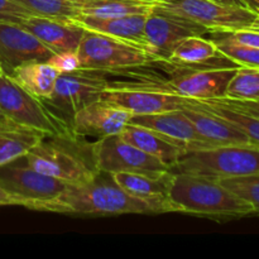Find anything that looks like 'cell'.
Returning <instances> with one entry per match:
<instances>
[{
  "mask_svg": "<svg viewBox=\"0 0 259 259\" xmlns=\"http://www.w3.org/2000/svg\"><path fill=\"white\" fill-rule=\"evenodd\" d=\"M219 3H225V4H233V5H240V7H248L245 0H215ZM249 8V7H248Z\"/></svg>",
  "mask_w": 259,
  "mask_h": 259,
  "instance_id": "37",
  "label": "cell"
},
{
  "mask_svg": "<svg viewBox=\"0 0 259 259\" xmlns=\"http://www.w3.org/2000/svg\"><path fill=\"white\" fill-rule=\"evenodd\" d=\"M129 124L141 125L157 132L169 141L184 146L187 151L212 147L199 136L194 124L181 109L146 115H132Z\"/></svg>",
  "mask_w": 259,
  "mask_h": 259,
  "instance_id": "16",
  "label": "cell"
},
{
  "mask_svg": "<svg viewBox=\"0 0 259 259\" xmlns=\"http://www.w3.org/2000/svg\"><path fill=\"white\" fill-rule=\"evenodd\" d=\"M108 85L109 80L101 71L80 68L70 73H61L53 93L43 103L61 120L72 126L73 115L83 106L100 100Z\"/></svg>",
  "mask_w": 259,
  "mask_h": 259,
  "instance_id": "9",
  "label": "cell"
},
{
  "mask_svg": "<svg viewBox=\"0 0 259 259\" xmlns=\"http://www.w3.org/2000/svg\"><path fill=\"white\" fill-rule=\"evenodd\" d=\"M43 211L80 217L172 212L167 199H143L121 189L110 174L99 172L86 184L68 185Z\"/></svg>",
  "mask_w": 259,
  "mask_h": 259,
  "instance_id": "1",
  "label": "cell"
},
{
  "mask_svg": "<svg viewBox=\"0 0 259 259\" xmlns=\"http://www.w3.org/2000/svg\"><path fill=\"white\" fill-rule=\"evenodd\" d=\"M192 105L200 109L210 111L220 118L225 119L227 121L237 126L239 131L247 136L250 143L259 148V118L253 116L244 111L237 110V109L223 104L217 99H209V100H200V99H192Z\"/></svg>",
  "mask_w": 259,
  "mask_h": 259,
  "instance_id": "25",
  "label": "cell"
},
{
  "mask_svg": "<svg viewBox=\"0 0 259 259\" xmlns=\"http://www.w3.org/2000/svg\"><path fill=\"white\" fill-rule=\"evenodd\" d=\"M43 137L47 136L29 129L0 128V166L24 157Z\"/></svg>",
  "mask_w": 259,
  "mask_h": 259,
  "instance_id": "26",
  "label": "cell"
},
{
  "mask_svg": "<svg viewBox=\"0 0 259 259\" xmlns=\"http://www.w3.org/2000/svg\"><path fill=\"white\" fill-rule=\"evenodd\" d=\"M151 2H154V0H151ZM154 3H157V2H154Z\"/></svg>",
  "mask_w": 259,
  "mask_h": 259,
  "instance_id": "41",
  "label": "cell"
},
{
  "mask_svg": "<svg viewBox=\"0 0 259 259\" xmlns=\"http://www.w3.org/2000/svg\"><path fill=\"white\" fill-rule=\"evenodd\" d=\"M220 184L234 192L253 206L255 217H259V175L219 180Z\"/></svg>",
  "mask_w": 259,
  "mask_h": 259,
  "instance_id": "30",
  "label": "cell"
},
{
  "mask_svg": "<svg viewBox=\"0 0 259 259\" xmlns=\"http://www.w3.org/2000/svg\"><path fill=\"white\" fill-rule=\"evenodd\" d=\"M119 136L141 151L158 158L169 168L187 151L184 146L169 141L157 132L141 125H134V124L128 123V125L123 129Z\"/></svg>",
  "mask_w": 259,
  "mask_h": 259,
  "instance_id": "21",
  "label": "cell"
},
{
  "mask_svg": "<svg viewBox=\"0 0 259 259\" xmlns=\"http://www.w3.org/2000/svg\"><path fill=\"white\" fill-rule=\"evenodd\" d=\"M217 100L222 101L223 104L232 108L237 109V110L244 111V113L250 114L253 116L259 118V100L257 101H240V100H232V99L227 98H218Z\"/></svg>",
  "mask_w": 259,
  "mask_h": 259,
  "instance_id": "34",
  "label": "cell"
},
{
  "mask_svg": "<svg viewBox=\"0 0 259 259\" xmlns=\"http://www.w3.org/2000/svg\"><path fill=\"white\" fill-rule=\"evenodd\" d=\"M28 163L40 174L68 185L86 184L99 174L91 143L78 137H43L27 154Z\"/></svg>",
  "mask_w": 259,
  "mask_h": 259,
  "instance_id": "3",
  "label": "cell"
},
{
  "mask_svg": "<svg viewBox=\"0 0 259 259\" xmlns=\"http://www.w3.org/2000/svg\"><path fill=\"white\" fill-rule=\"evenodd\" d=\"M77 55L81 67L101 72L142 67L154 61L148 52L136 46L90 30L83 32Z\"/></svg>",
  "mask_w": 259,
  "mask_h": 259,
  "instance_id": "10",
  "label": "cell"
},
{
  "mask_svg": "<svg viewBox=\"0 0 259 259\" xmlns=\"http://www.w3.org/2000/svg\"><path fill=\"white\" fill-rule=\"evenodd\" d=\"M245 3H247V5L250 9L259 13V0H245Z\"/></svg>",
  "mask_w": 259,
  "mask_h": 259,
  "instance_id": "38",
  "label": "cell"
},
{
  "mask_svg": "<svg viewBox=\"0 0 259 259\" xmlns=\"http://www.w3.org/2000/svg\"><path fill=\"white\" fill-rule=\"evenodd\" d=\"M0 106L13 126L43 136L76 137L72 126L61 120L43 100L30 95L9 76H0Z\"/></svg>",
  "mask_w": 259,
  "mask_h": 259,
  "instance_id": "5",
  "label": "cell"
},
{
  "mask_svg": "<svg viewBox=\"0 0 259 259\" xmlns=\"http://www.w3.org/2000/svg\"><path fill=\"white\" fill-rule=\"evenodd\" d=\"M0 186L19 201V206L43 211L68 184L38 172L24 156L0 166Z\"/></svg>",
  "mask_w": 259,
  "mask_h": 259,
  "instance_id": "7",
  "label": "cell"
},
{
  "mask_svg": "<svg viewBox=\"0 0 259 259\" xmlns=\"http://www.w3.org/2000/svg\"><path fill=\"white\" fill-rule=\"evenodd\" d=\"M0 206H19V201L0 186Z\"/></svg>",
  "mask_w": 259,
  "mask_h": 259,
  "instance_id": "35",
  "label": "cell"
},
{
  "mask_svg": "<svg viewBox=\"0 0 259 259\" xmlns=\"http://www.w3.org/2000/svg\"><path fill=\"white\" fill-rule=\"evenodd\" d=\"M144 33L156 61L169 62L174 48L192 35L209 34L202 25L156 4L147 14Z\"/></svg>",
  "mask_w": 259,
  "mask_h": 259,
  "instance_id": "11",
  "label": "cell"
},
{
  "mask_svg": "<svg viewBox=\"0 0 259 259\" xmlns=\"http://www.w3.org/2000/svg\"><path fill=\"white\" fill-rule=\"evenodd\" d=\"M223 98L240 101L259 100V67L239 66L230 78Z\"/></svg>",
  "mask_w": 259,
  "mask_h": 259,
  "instance_id": "27",
  "label": "cell"
},
{
  "mask_svg": "<svg viewBox=\"0 0 259 259\" xmlns=\"http://www.w3.org/2000/svg\"><path fill=\"white\" fill-rule=\"evenodd\" d=\"M146 18L147 14H129L110 18L78 17L77 19L73 20V23L82 27L85 30L109 35L124 43L136 46L148 52L154 58L144 33Z\"/></svg>",
  "mask_w": 259,
  "mask_h": 259,
  "instance_id": "17",
  "label": "cell"
},
{
  "mask_svg": "<svg viewBox=\"0 0 259 259\" xmlns=\"http://www.w3.org/2000/svg\"><path fill=\"white\" fill-rule=\"evenodd\" d=\"M132 114L125 109L96 100L83 106L72 118L73 133L78 138L94 137L96 139L118 136L128 125Z\"/></svg>",
  "mask_w": 259,
  "mask_h": 259,
  "instance_id": "15",
  "label": "cell"
},
{
  "mask_svg": "<svg viewBox=\"0 0 259 259\" xmlns=\"http://www.w3.org/2000/svg\"><path fill=\"white\" fill-rule=\"evenodd\" d=\"M239 66H205L187 67L184 73L164 82L171 90L185 98L209 100L223 98L230 78Z\"/></svg>",
  "mask_w": 259,
  "mask_h": 259,
  "instance_id": "14",
  "label": "cell"
},
{
  "mask_svg": "<svg viewBox=\"0 0 259 259\" xmlns=\"http://www.w3.org/2000/svg\"><path fill=\"white\" fill-rule=\"evenodd\" d=\"M167 200L172 212L217 222L255 217L252 205L227 189L219 180L199 175L172 174Z\"/></svg>",
  "mask_w": 259,
  "mask_h": 259,
  "instance_id": "2",
  "label": "cell"
},
{
  "mask_svg": "<svg viewBox=\"0 0 259 259\" xmlns=\"http://www.w3.org/2000/svg\"><path fill=\"white\" fill-rule=\"evenodd\" d=\"M181 110L194 124L199 136L210 146L252 144L247 136L237 126L210 111L197 108L191 103L184 106Z\"/></svg>",
  "mask_w": 259,
  "mask_h": 259,
  "instance_id": "19",
  "label": "cell"
},
{
  "mask_svg": "<svg viewBox=\"0 0 259 259\" xmlns=\"http://www.w3.org/2000/svg\"><path fill=\"white\" fill-rule=\"evenodd\" d=\"M4 75V72H3V70H2V67H0V76H3Z\"/></svg>",
  "mask_w": 259,
  "mask_h": 259,
  "instance_id": "39",
  "label": "cell"
},
{
  "mask_svg": "<svg viewBox=\"0 0 259 259\" xmlns=\"http://www.w3.org/2000/svg\"><path fill=\"white\" fill-rule=\"evenodd\" d=\"M100 100L125 109L132 115H146L182 109L192 99L175 93L164 82L111 83L109 81Z\"/></svg>",
  "mask_w": 259,
  "mask_h": 259,
  "instance_id": "8",
  "label": "cell"
},
{
  "mask_svg": "<svg viewBox=\"0 0 259 259\" xmlns=\"http://www.w3.org/2000/svg\"><path fill=\"white\" fill-rule=\"evenodd\" d=\"M172 174H190L215 180L259 175V148L232 144L186 151L169 168Z\"/></svg>",
  "mask_w": 259,
  "mask_h": 259,
  "instance_id": "4",
  "label": "cell"
},
{
  "mask_svg": "<svg viewBox=\"0 0 259 259\" xmlns=\"http://www.w3.org/2000/svg\"><path fill=\"white\" fill-rule=\"evenodd\" d=\"M32 15L62 22H73L80 17L72 0H15Z\"/></svg>",
  "mask_w": 259,
  "mask_h": 259,
  "instance_id": "28",
  "label": "cell"
},
{
  "mask_svg": "<svg viewBox=\"0 0 259 259\" xmlns=\"http://www.w3.org/2000/svg\"><path fill=\"white\" fill-rule=\"evenodd\" d=\"M8 126H13V125L9 123L8 118L5 116L4 111H3L2 106H0V128H8Z\"/></svg>",
  "mask_w": 259,
  "mask_h": 259,
  "instance_id": "36",
  "label": "cell"
},
{
  "mask_svg": "<svg viewBox=\"0 0 259 259\" xmlns=\"http://www.w3.org/2000/svg\"><path fill=\"white\" fill-rule=\"evenodd\" d=\"M219 33L225 39L232 40L238 45L259 50V30H237V32H212Z\"/></svg>",
  "mask_w": 259,
  "mask_h": 259,
  "instance_id": "33",
  "label": "cell"
},
{
  "mask_svg": "<svg viewBox=\"0 0 259 259\" xmlns=\"http://www.w3.org/2000/svg\"><path fill=\"white\" fill-rule=\"evenodd\" d=\"M30 13L15 0H0V22L20 23Z\"/></svg>",
  "mask_w": 259,
  "mask_h": 259,
  "instance_id": "32",
  "label": "cell"
},
{
  "mask_svg": "<svg viewBox=\"0 0 259 259\" xmlns=\"http://www.w3.org/2000/svg\"><path fill=\"white\" fill-rule=\"evenodd\" d=\"M91 153L100 172H164L169 167L141 151L120 136H109L91 143Z\"/></svg>",
  "mask_w": 259,
  "mask_h": 259,
  "instance_id": "12",
  "label": "cell"
},
{
  "mask_svg": "<svg viewBox=\"0 0 259 259\" xmlns=\"http://www.w3.org/2000/svg\"><path fill=\"white\" fill-rule=\"evenodd\" d=\"M80 17L110 18L148 14L157 3L151 0H72Z\"/></svg>",
  "mask_w": 259,
  "mask_h": 259,
  "instance_id": "24",
  "label": "cell"
},
{
  "mask_svg": "<svg viewBox=\"0 0 259 259\" xmlns=\"http://www.w3.org/2000/svg\"><path fill=\"white\" fill-rule=\"evenodd\" d=\"M48 63L57 71L58 73H70L76 70H80L81 61L77 55V51H63V52H56L52 57L48 60Z\"/></svg>",
  "mask_w": 259,
  "mask_h": 259,
  "instance_id": "31",
  "label": "cell"
},
{
  "mask_svg": "<svg viewBox=\"0 0 259 259\" xmlns=\"http://www.w3.org/2000/svg\"><path fill=\"white\" fill-rule=\"evenodd\" d=\"M157 4L202 25L209 33L259 30V13L248 7L215 0H163Z\"/></svg>",
  "mask_w": 259,
  "mask_h": 259,
  "instance_id": "6",
  "label": "cell"
},
{
  "mask_svg": "<svg viewBox=\"0 0 259 259\" xmlns=\"http://www.w3.org/2000/svg\"><path fill=\"white\" fill-rule=\"evenodd\" d=\"M210 39L215 43L218 51L224 57L234 62L238 66L247 67H259V50L238 45L232 40L225 39L219 33H209Z\"/></svg>",
  "mask_w": 259,
  "mask_h": 259,
  "instance_id": "29",
  "label": "cell"
},
{
  "mask_svg": "<svg viewBox=\"0 0 259 259\" xmlns=\"http://www.w3.org/2000/svg\"><path fill=\"white\" fill-rule=\"evenodd\" d=\"M154 2H157V3H159V2H163V0H154Z\"/></svg>",
  "mask_w": 259,
  "mask_h": 259,
  "instance_id": "40",
  "label": "cell"
},
{
  "mask_svg": "<svg viewBox=\"0 0 259 259\" xmlns=\"http://www.w3.org/2000/svg\"><path fill=\"white\" fill-rule=\"evenodd\" d=\"M184 67H201V66H238L218 51L210 38L192 35L182 39L172 51L169 62Z\"/></svg>",
  "mask_w": 259,
  "mask_h": 259,
  "instance_id": "20",
  "label": "cell"
},
{
  "mask_svg": "<svg viewBox=\"0 0 259 259\" xmlns=\"http://www.w3.org/2000/svg\"><path fill=\"white\" fill-rule=\"evenodd\" d=\"M55 55L50 47L19 23L0 22V67L9 76L20 65L32 61H48Z\"/></svg>",
  "mask_w": 259,
  "mask_h": 259,
  "instance_id": "13",
  "label": "cell"
},
{
  "mask_svg": "<svg viewBox=\"0 0 259 259\" xmlns=\"http://www.w3.org/2000/svg\"><path fill=\"white\" fill-rule=\"evenodd\" d=\"M114 181L126 192L143 199H167L172 174L164 172H115Z\"/></svg>",
  "mask_w": 259,
  "mask_h": 259,
  "instance_id": "23",
  "label": "cell"
},
{
  "mask_svg": "<svg viewBox=\"0 0 259 259\" xmlns=\"http://www.w3.org/2000/svg\"><path fill=\"white\" fill-rule=\"evenodd\" d=\"M58 75L48 61H32L15 68L9 77L28 94L46 100L53 93Z\"/></svg>",
  "mask_w": 259,
  "mask_h": 259,
  "instance_id": "22",
  "label": "cell"
},
{
  "mask_svg": "<svg viewBox=\"0 0 259 259\" xmlns=\"http://www.w3.org/2000/svg\"><path fill=\"white\" fill-rule=\"evenodd\" d=\"M22 27L29 30L43 45L50 47L53 52L77 51L82 38V27L73 22H62L52 18L30 15L19 23Z\"/></svg>",
  "mask_w": 259,
  "mask_h": 259,
  "instance_id": "18",
  "label": "cell"
}]
</instances>
